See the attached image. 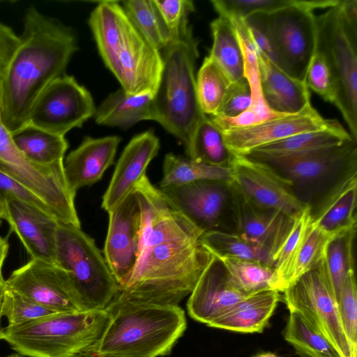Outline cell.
Wrapping results in <instances>:
<instances>
[{
    "label": "cell",
    "instance_id": "obj_1",
    "mask_svg": "<svg viewBox=\"0 0 357 357\" xmlns=\"http://www.w3.org/2000/svg\"><path fill=\"white\" fill-rule=\"evenodd\" d=\"M203 233L164 200L144 206L137 261L118 294L135 302L178 305L213 257L200 241Z\"/></svg>",
    "mask_w": 357,
    "mask_h": 357
},
{
    "label": "cell",
    "instance_id": "obj_2",
    "mask_svg": "<svg viewBox=\"0 0 357 357\" xmlns=\"http://www.w3.org/2000/svg\"><path fill=\"white\" fill-rule=\"evenodd\" d=\"M19 45L3 75L0 121L13 132L26 125L43 91L65 75L77 50L74 30L30 6L23 19Z\"/></svg>",
    "mask_w": 357,
    "mask_h": 357
},
{
    "label": "cell",
    "instance_id": "obj_3",
    "mask_svg": "<svg viewBox=\"0 0 357 357\" xmlns=\"http://www.w3.org/2000/svg\"><path fill=\"white\" fill-rule=\"evenodd\" d=\"M89 23L105 66L130 94L155 93L162 68L160 52L139 33L122 6L100 2Z\"/></svg>",
    "mask_w": 357,
    "mask_h": 357
},
{
    "label": "cell",
    "instance_id": "obj_4",
    "mask_svg": "<svg viewBox=\"0 0 357 357\" xmlns=\"http://www.w3.org/2000/svg\"><path fill=\"white\" fill-rule=\"evenodd\" d=\"M110 319L97 346L100 354L169 356L187 328L179 307L135 302L119 294L107 308Z\"/></svg>",
    "mask_w": 357,
    "mask_h": 357
},
{
    "label": "cell",
    "instance_id": "obj_5",
    "mask_svg": "<svg viewBox=\"0 0 357 357\" xmlns=\"http://www.w3.org/2000/svg\"><path fill=\"white\" fill-rule=\"evenodd\" d=\"M160 54L162 68L153 95L155 121L186 149L197 125L206 116L196 92L198 40L188 22Z\"/></svg>",
    "mask_w": 357,
    "mask_h": 357
},
{
    "label": "cell",
    "instance_id": "obj_6",
    "mask_svg": "<svg viewBox=\"0 0 357 357\" xmlns=\"http://www.w3.org/2000/svg\"><path fill=\"white\" fill-rule=\"evenodd\" d=\"M108 310L57 313L3 328V340L28 357H74L97 350L109 322Z\"/></svg>",
    "mask_w": 357,
    "mask_h": 357
},
{
    "label": "cell",
    "instance_id": "obj_7",
    "mask_svg": "<svg viewBox=\"0 0 357 357\" xmlns=\"http://www.w3.org/2000/svg\"><path fill=\"white\" fill-rule=\"evenodd\" d=\"M316 28L315 50L331 71L333 104L357 141V1L339 0L316 16Z\"/></svg>",
    "mask_w": 357,
    "mask_h": 357
},
{
    "label": "cell",
    "instance_id": "obj_8",
    "mask_svg": "<svg viewBox=\"0 0 357 357\" xmlns=\"http://www.w3.org/2000/svg\"><path fill=\"white\" fill-rule=\"evenodd\" d=\"M54 264L69 275L84 311L106 310L119 292L94 240L80 227L59 222Z\"/></svg>",
    "mask_w": 357,
    "mask_h": 357
},
{
    "label": "cell",
    "instance_id": "obj_9",
    "mask_svg": "<svg viewBox=\"0 0 357 357\" xmlns=\"http://www.w3.org/2000/svg\"><path fill=\"white\" fill-rule=\"evenodd\" d=\"M339 0L303 1L271 13H259L272 52V62L291 77L305 82L316 49L314 10L329 8Z\"/></svg>",
    "mask_w": 357,
    "mask_h": 357
},
{
    "label": "cell",
    "instance_id": "obj_10",
    "mask_svg": "<svg viewBox=\"0 0 357 357\" xmlns=\"http://www.w3.org/2000/svg\"><path fill=\"white\" fill-rule=\"evenodd\" d=\"M289 310L301 313L329 342L340 357H356L339 315L325 256L282 292Z\"/></svg>",
    "mask_w": 357,
    "mask_h": 357
},
{
    "label": "cell",
    "instance_id": "obj_11",
    "mask_svg": "<svg viewBox=\"0 0 357 357\" xmlns=\"http://www.w3.org/2000/svg\"><path fill=\"white\" fill-rule=\"evenodd\" d=\"M96 110L89 91L73 76L65 74L52 81L37 98L26 124L65 137L94 116Z\"/></svg>",
    "mask_w": 357,
    "mask_h": 357
},
{
    "label": "cell",
    "instance_id": "obj_12",
    "mask_svg": "<svg viewBox=\"0 0 357 357\" xmlns=\"http://www.w3.org/2000/svg\"><path fill=\"white\" fill-rule=\"evenodd\" d=\"M229 167L232 185L254 204L296 218L307 206L291 191L293 183L268 165L246 155H233Z\"/></svg>",
    "mask_w": 357,
    "mask_h": 357
},
{
    "label": "cell",
    "instance_id": "obj_13",
    "mask_svg": "<svg viewBox=\"0 0 357 357\" xmlns=\"http://www.w3.org/2000/svg\"><path fill=\"white\" fill-rule=\"evenodd\" d=\"M8 288L57 313L84 311L68 273L54 263L31 259L6 280Z\"/></svg>",
    "mask_w": 357,
    "mask_h": 357
},
{
    "label": "cell",
    "instance_id": "obj_14",
    "mask_svg": "<svg viewBox=\"0 0 357 357\" xmlns=\"http://www.w3.org/2000/svg\"><path fill=\"white\" fill-rule=\"evenodd\" d=\"M104 257L120 287L126 282L137 259L141 208L135 189L109 213Z\"/></svg>",
    "mask_w": 357,
    "mask_h": 357
},
{
    "label": "cell",
    "instance_id": "obj_15",
    "mask_svg": "<svg viewBox=\"0 0 357 357\" xmlns=\"http://www.w3.org/2000/svg\"><path fill=\"white\" fill-rule=\"evenodd\" d=\"M335 119H326L312 106L295 114L282 115L248 127L222 130L233 155H245L255 149L304 132L326 128Z\"/></svg>",
    "mask_w": 357,
    "mask_h": 357
},
{
    "label": "cell",
    "instance_id": "obj_16",
    "mask_svg": "<svg viewBox=\"0 0 357 357\" xmlns=\"http://www.w3.org/2000/svg\"><path fill=\"white\" fill-rule=\"evenodd\" d=\"M237 233L275 257L288 238L295 218L279 211L259 207L229 185Z\"/></svg>",
    "mask_w": 357,
    "mask_h": 357
},
{
    "label": "cell",
    "instance_id": "obj_17",
    "mask_svg": "<svg viewBox=\"0 0 357 357\" xmlns=\"http://www.w3.org/2000/svg\"><path fill=\"white\" fill-rule=\"evenodd\" d=\"M169 206L204 232L219 225L229 195V185L217 181H199L159 188Z\"/></svg>",
    "mask_w": 357,
    "mask_h": 357
},
{
    "label": "cell",
    "instance_id": "obj_18",
    "mask_svg": "<svg viewBox=\"0 0 357 357\" xmlns=\"http://www.w3.org/2000/svg\"><path fill=\"white\" fill-rule=\"evenodd\" d=\"M356 141L308 152L278 157L252 158L271 166L293 184L310 183L356 164Z\"/></svg>",
    "mask_w": 357,
    "mask_h": 357
},
{
    "label": "cell",
    "instance_id": "obj_19",
    "mask_svg": "<svg viewBox=\"0 0 357 357\" xmlns=\"http://www.w3.org/2000/svg\"><path fill=\"white\" fill-rule=\"evenodd\" d=\"M6 220L31 259L54 263L59 221L50 213L26 202L6 198Z\"/></svg>",
    "mask_w": 357,
    "mask_h": 357
},
{
    "label": "cell",
    "instance_id": "obj_20",
    "mask_svg": "<svg viewBox=\"0 0 357 357\" xmlns=\"http://www.w3.org/2000/svg\"><path fill=\"white\" fill-rule=\"evenodd\" d=\"M160 141L152 130L135 136L124 148L110 183L102 197L101 207L107 213L118 206L146 175L150 162L157 155Z\"/></svg>",
    "mask_w": 357,
    "mask_h": 357
},
{
    "label": "cell",
    "instance_id": "obj_21",
    "mask_svg": "<svg viewBox=\"0 0 357 357\" xmlns=\"http://www.w3.org/2000/svg\"><path fill=\"white\" fill-rule=\"evenodd\" d=\"M245 296L231 284L222 262L213 256L190 294L188 312L208 325Z\"/></svg>",
    "mask_w": 357,
    "mask_h": 357
},
{
    "label": "cell",
    "instance_id": "obj_22",
    "mask_svg": "<svg viewBox=\"0 0 357 357\" xmlns=\"http://www.w3.org/2000/svg\"><path fill=\"white\" fill-rule=\"evenodd\" d=\"M121 140L118 136L86 137L67 155L63 162V171L73 192L101 179L105 172L113 165Z\"/></svg>",
    "mask_w": 357,
    "mask_h": 357
},
{
    "label": "cell",
    "instance_id": "obj_23",
    "mask_svg": "<svg viewBox=\"0 0 357 357\" xmlns=\"http://www.w3.org/2000/svg\"><path fill=\"white\" fill-rule=\"evenodd\" d=\"M260 86L268 107L280 114H295L311 105L305 82L296 79L259 51Z\"/></svg>",
    "mask_w": 357,
    "mask_h": 357
},
{
    "label": "cell",
    "instance_id": "obj_24",
    "mask_svg": "<svg viewBox=\"0 0 357 357\" xmlns=\"http://www.w3.org/2000/svg\"><path fill=\"white\" fill-rule=\"evenodd\" d=\"M349 173L330 190L316 212H312V222L334 236L356 227V171Z\"/></svg>",
    "mask_w": 357,
    "mask_h": 357
},
{
    "label": "cell",
    "instance_id": "obj_25",
    "mask_svg": "<svg viewBox=\"0 0 357 357\" xmlns=\"http://www.w3.org/2000/svg\"><path fill=\"white\" fill-rule=\"evenodd\" d=\"M280 301V292L275 289L248 295L207 326L240 333H261Z\"/></svg>",
    "mask_w": 357,
    "mask_h": 357
},
{
    "label": "cell",
    "instance_id": "obj_26",
    "mask_svg": "<svg viewBox=\"0 0 357 357\" xmlns=\"http://www.w3.org/2000/svg\"><path fill=\"white\" fill-rule=\"evenodd\" d=\"M153 95L130 94L121 88L110 93L96 109V123L128 129L141 121H155Z\"/></svg>",
    "mask_w": 357,
    "mask_h": 357
},
{
    "label": "cell",
    "instance_id": "obj_27",
    "mask_svg": "<svg viewBox=\"0 0 357 357\" xmlns=\"http://www.w3.org/2000/svg\"><path fill=\"white\" fill-rule=\"evenodd\" d=\"M351 139L349 132L335 119L326 128L294 135L259 146L245 155L267 158L297 154L338 146Z\"/></svg>",
    "mask_w": 357,
    "mask_h": 357
},
{
    "label": "cell",
    "instance_id": "obj_28",
    "mask_svg": "<svg viewBox=\"0 0 357 357\" xmlns=\"http://www.w3.org/2000/svg\"><path fill=\"white\" fill-rule=\"evenodd\" d=\"M211 29L213 44L208 56L230 83L245 78L243 56L231 22L219 15L211 22Z\"/></svg>",
    "mask_w": 357,
    "mask_h": 357
},
{
    "label": "cell",
    "instance_id": "obj_29",
    "mask_svg": "<svg viewBox=\"0 0 357 357\" xmlns=\"http://www.w3.org/2000/svg\"><path fill=\"white\" fill-rule=\"evenodd\" d=\"M11 137L16 148L26 159L40 165L63 161L68 148L64 136L28 124L12 132Z\"/></svg>",
    "mask_w": 357,
    "mask_h": 357
},
{
    "label": "cell",
    "instance_id": "obj_30",
    "mask_svg": "<svg viewBox=\"0 0 357 357\" xmlns=\"http://www.w3.org/2000/svg\"><path fill=\"white\" fill-rule=\"evenodd\" d=\"M199 181H217L230 185L233 183L231 169L229 166L212 165L171 153L165 156L159 188Z\"/></svg>",
    "mask_w": 357,
    "mask_h": 357
},
{
    "label": "cell",
    "instance_id": "obj_31",
    "mask_svg": "<svg viewBox=\"0 0 357 357\" xmlns=\"http://www.w3.org/2000/svg\"><path fill=\"white\" fill-rule=\"evenodd\" d=\"M217 258L222 262L231 284L244 295L266 289L277 290V280L273 266L255 260Z\"/></svg>",
    "mask_w": 357,
    "mask_h": 357
},
{
    "label": "cell",
    "instance_id": "obj_32",
    "mask_svg": "<svg viewBox=\"0 0 357 357\" xmlns=\"http://www.w3.org/2000/svg\"><path fill=\"white\" fill-rule=\"evenodd\" d=\"M185 151L191 160L217 166H229L233 156L222 131L206 115L197 125Z\"/></svg>",
    "mask_w": 357,
    "mask_h": 357
},
{
    "label": "cell",
    "instance_id": "obj_33",
    "mask_svg": "<svg viewBox=\"0 0 357 357\" xmlns=\"http://www.w3.org/2000/svg\"><path fill=\"white\" fill-rule=\"evenodd\" d=\"M122 3L135 28L155 50L160 52L173 40L154 0H128Z\"/></svg>",
    "mask_w": 357,
    "mask_h": 357
},
{
    "label": "cell",
    "instance_id": "obj_34",
    "mask_svg": "<svg viewBox=\"0 0 357 357\" xmlns=\"http://www.w3.org/2000/svg\"><path fill=\"white\" fill-rule=\"evenodd\" d=\"M284 338L305 357H340L329 342L301 313L289 310Z\"/></svg>",
    "mask_w": 357,
    "mask_h": 357
},
{
    "label": "cell",
    "instance_id": "obj_35",
    "mask_svg": "<svg viewBox=\"0 0 357 357\" xmlns=\"http://www.w3.org/2000/svg\"><path fill=\"white\" fill-rule=\"evenodd\" d=\"M311 221L312 209L307 204L295 218L294 227L275 257L273 268L279 292H283L293 281L297 258Z\"/></svg>",
    "mask_w": 357,
    "mask_h": 357
},
{
    "label": "cell",
    "instance_id": "obj_36",
    "mask_svg": "<svg viewBox=\"0 0 357 357\" xmlns=\"http://www.w3.org/2000/svg\"><path fill=\"white\" fill-rule=\"evenodd\" d=\"M202 245L216 257H233L261 261L273 267L270 254L236 234L218 229L206 231L200 237Z\"/></svg>",
    "mask_w": 357,
    "mask_h": 357
},
{
    "label": "cell",
    "instance_id": "obj_37",
    "mask_svg": "<svg viewBox=\"0 0 357 357\" xmlns=\"http://www.w3.org/2000/svg\"><path fill=\"white\" fill-rule=\"evenodd\" d=\"M230 84L216 63L206 56L196 77L197 98L205 115L218 114Z\"/></svg>",
    "mask_w": 357,
    "mask_h": 357
},
{
    "label": "cell",
    "instance_id": "obj_38",
    "mask_svg": "<svg viewBox=\"0 0 357 357\" xmlns=\"http://www.w3.org/2000/svg\"><path fill=\"white\" fill-rule=\"evenodd\" d=\"M355 232L356 229L335 236L326 248L325 261L336 301L344 280L354 271L352 246Z\"/></svg>",
    "mask_w": 357,
    "mask_h": 357
},
{
    "label": "cell",
    "instance_id": "obj_39",
    "mask_svg": "<svg viewBox=\"0 0 357 357\" xmlns=\"http://www.w3.org/2000/svg\"><path fill=\"white\" fill-rule=\"evenodd\" d=\"M230 21L236 30L243 56L244 76L250 85L252 94L250 107L257 109H266L268 107L263 98L261 91L259 50L244 20L236 19Z\"/></svg>",
    "mask_w": 357,
    "mask_h": 357
},
{
    "label": "cell",
    "instance_id": "obj_40",
    "mask_svg": "<svg viewBox=\"0 0 357 357\" xmlns=\"http://www.w3.org/2000/svg\"><path fill=\"white\" fill-rule=\"evenodd\" d=\"M54 314L57 312L6 287L2 303L1 315L8 319V326L20 325Z\"/></svg>",
    "mask_w": 357,
    "mask_h": 357
},
{
    "label": "cell",
    "instance_id": "obj_41",
    "mask_svg": "<svg viewBox=\"0 0 357 357\" xmlns=\"http://www.w3.org/2000/svg\"><path fill=\"white\" fill-rule=\"evenodd\" d=\"M333 237L311 221L297 258L293 281L322 260L326 248Z\"/></svg>",
    "mask_w": 357,
    "mask_h": 357
},
{
    "label": "cell",
    "instance_id": "obj_42",
    "mask_svg": "<svg viewBox=\"0 0 357 357\" xmlns=\"http://www.w3.org/2000/svg\"><path fill=\"white\" fill-rule=\"evenodd\" d=\"M296 0H211L220 16L229 20L245 19L259 13H271L295 3Z\"/></svg>",
    "mask_w": 357,
    "mask_h": 357
},
{
    "label": "cell",
    "instance_id": "obj_43",
    "mask_svg": "<svg viewBox=\"0 0 357 357\" xmlns=\"http://www.w3.org/2000/svg\"><path fill=\"white\" fill-rule=\"evenodd\" d=\"M337 305L346 335L357 351V289L354 270L349 273L342 283Z\"/></svg>",
    "mask_w": 357,
    "mask_h": 357
},
{
    "label": "cell",
    "instance_id": "obj_44",
    "mask_svg": "<svg viewBox=\"0 0 357 357\" xmlns=\"http://www.w3.org/2000/svg\"><path fill=\"white\" fill-rule=\"evenodd\" d=\"M305 84L309 89L324 100L333 102L334 89L331 71L324 56L316 50L307 71Z\"/></svg>",
    "mask_w": 357,
    "mask_h": 357
},
{
    "label": "cell",
    "instance_id": "obj_45",
    "mask_svg": "<svg viewBox=\"0 0 357 357\" xmlns=\"http://www.w3.org/2000/svg\"><path fill=\"white\" fill-rule=\"evenodd\" d=\"M156 7L173 37L178 35L182 26L188 22V17L195 6L190 0H154Z\"/></svg>",
    "mask_w": 357,
    "mask_h": 357
},
{
    "label": "cell",
    "instance_id": "obj_46",
    "mask_svg": "<svg viewBox=\"0 0 357 357\" xmlns=\"http://www.w3.org/2000/svg\"><path fill=\"white\" fill-rule=\"evenodd\" d=\"M252 104V94L246 79L231 83L225 98L215 116L234 117L248 109Z\"/></svg>",
    "mask_w": 357,
    "mask_h": 357
},
{
    "label": "cell",
    "instance_id": "obj_47",
    "mask_svg": "<svg viewBox=\"0 0 357 357\" xmlns=\"http://www.w3.org/2000/svg\"><path fill=\"white\" fill-rule=\"evenodd\" d=\"M0 195L4 199H17L35 206L53 215L48 206L40 197L20 183L1 172Z\"/></svg>",
    "mask_w": 357,
    "mask_h": 357
},
{
    "label": "cell",
    "instance_id": "obj_48",
    "mask_svg": "<svg viewBox=\"0 0 357 357\" xmlns=\"http://www.w3.org/2000/svg\"><path fill=\"white\" fill-rule=\"evenodd\" d=\"M20 43L13 29L0 22V66L4 70Z\"/></svg>",
    "mask_w": 357,
    "mask_h": 357
},
{
    "label": "cell",
    "instance_id": "obj_49",
    "mask_svg": "<svg viewBox=\"0 0 357 357\" xmlns=\"http://www.w3.org/2000/svg\"><path fill=\"white\" fill-rule=\"evenodd\" d=\"M6 280L3 279L2 273H0V340H3V328L1 326V319L2 317L1 315V307H2V303L3 300V296L5 294V291L6 289Z\"/></svg>",
    "mask_w": 357,
    "mask_h": 357
},
{
    "label": "cell",
    "instance_id": "obj_50",
    "mask_svg": "<svg viewBox=\"0 0 357 357\" xmlns=\"http://www.w3.org/2000/svg\"><path fill=\"white\" fill-rule=\"evenodd\" d=\"M8 250V244L7 241L0 236V273H1V268L7 256Z\"/></svg>",
    "mask_w": 357,
    "mask_h": 357
},
{
    "label": "cell",
    "instance_id": "obj_51",
    "mask_svg": "<svg viewBox=\"0 0 357 357\" xmlns=\"http://www.w3.org/2000/svg\"><path fill=\"white\" fill-rule=\"evenodd\" d=\"M97 356V350L96 349H92L89 350L81 354H79L74 357H96Z\"/></svg>",
    "mask_w": 357,
    "mask_h": 357
},
{
    "label": "cell",
    "instance_id": "obj_52",
    "mask_svg": "<svg viewBox=\"0 0 357 357\" xmlns=\"http://www.w3.org/2000/svg\"><path fill=\"white\" fill-rule=\"evenodd\" d=\"M5 214V200L0 195V219H3Z\"/></svg>",
    "mask_w": 357,
    "mask_h": 357
},
{
    "label": "cell",
    "instance_id": "obj_53",
    "mask_svg": "<svg viewBox=\"0 0 357 357\" xmlns=\"http://www.w3.org/2000/svg\"><path fill=\"white\" fill-rule=\"evenodd\" d=\"M253 357H279V356H278L276 354H275L272 352L266 351V352L258 353Z\"/></svg>",
    "mask_w": 357,
    "mask_h": 357
},
{
    "label": "cell",
    "instance_id": "obj_54",
    "mask_svg": "<svg viewBox=\"0 0 357 357\" xmlns=\"http://www.w3.org/2000/svg\"><path fill=\"white\" fill-rule=\"evenodd\" d=\"M3 73H4V69L0 66V105H1V87H2V80H3Z\"/></svg>",
    "mask_w": 357,
    "mask_h": 357
},
{
    "label": "cell",
    "instance_id": "obj_55",
    "mask_svg": "<svg viewBox=\"0 0 357 357\" xmlns=\"http://www.w3.org/2000/svg\"><path fill=\"white\" fill-rule=\"evenodd\" d=\"M96 357H126V356H119V355H116V354H100L97 352Z\"/></svg>",
    "mask_w": 357,
    "mask_h": 357
},
{
    "label": "cell",
    "instance_id": "obj_56",
    "mask_svg": "<svg viewBox=\"0 0 357 357\" xmlns=\"http://www.w3.org/2000/svg\"><path fill=\"white\" fill-rule=\"evenodd\" d=\"M7 357H22V356L18 354H13Z\"/></svg>",
    "mask_w": 357,
    "mask_h": 357
},
{
    "label": "cell",
    "instance_id": "obj_57",
    "mask_svg": "<svg viewBox=\"0 0 357 357\" xmlns=\"http://www.w3.org/2000/svg\"><path fill=\"white\" fill-rule=\"evenodd\" d=\"M302 357H305V356H302Z\"/></svg>",
    "mask_w": 357,
    "mask_h": 357
}]
</instances>
